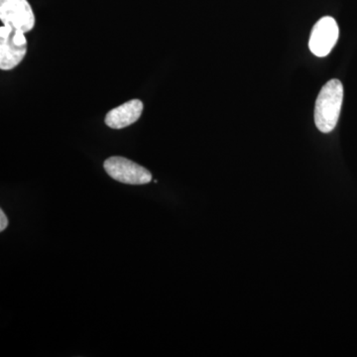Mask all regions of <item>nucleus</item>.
Segmentation results:
<instances>
[{
	"label": "nucleus",
	"instance_id": "nucleus-5",
	"mask_svg": "<svg viewBox=\"0 0 357 357\" xmlns=\"http://www.w3.org/2000/svg\"><path fill=\"white\" fill-rule=\"evenodd\" d=\"M0 20L24 33L35 26V15L27 0H0Z\"/></svg>",
	"mask_w": 357,
	"mask_h": 357
},
{
	"label": "nucleus",
	"instance_id": "nucleus-6",
	"mask_svg": "<svg viewBox=\"0 0 357 357\" xmlns=\"http://www.w3.org/2000/svg\"><path fill=\"white\" fill-rule=\"evenodd\" d=\"M143 112V103L139 100L129 102L107 112L105 124L112 129H122L135 123Z\"/></svg>",
	"mask_w": 357,
	"mask_h": 357
},
{
	"label": "nucleus",
	"instance_id": "nucleus-1",
	"mask_svg": "<svg viewBox=\"0 0 357 357\" xmlns=\"http://www.w3.org/2000/svg\"><path fill=\"white\" fill-rule=\"evenodd\" d=\"M342 100L344 86L342 82L331 79L321 88L314 107V122L321 132H331L337 126Z\"/></svg>",
	"mask_w": 357,
	"mask_h": 357
},
{
	"label": "nucleus",
	"instance_id": "nucleus-4",
	"mask_svg": "<svg viewBox=\"0 0 357 357\" xmlns=\"http://www.w3.org/2000/svg\"><path fill=\"white\" fill-rule=\"evenodd\" d=\"M340 36L337 21L331 16L321 18L312 27L310 50L317 57L323 58L332 52Z\"/></svg>",
	"mask_w": 357,
	"mask_h": 357
},
{
	"label": "nucleus",
	"instance_id": "nucleus-3",
	"mask_svg": "<svg viewBox=\"0 0 357 357\" xmlns=\"http://www.w3.org/2000/svg\"><path fill=\"white\" fill-rule=\"evenodd\" d=\"M103 166L110 177L123 184L145 185L152 181L151 173L147 169L123 157H110Z\"/></svg>",
	"mask_w": 357,
	"mask_h": 357
},
{
	"label": "nucleus",
	"instance_id": "nucleus-2",
	"mask_svg": "<svg viewBox=\"0 0 357 357\" xmlns=\"http://www.w3.org/2000/svg\"><path fill=\"white\" fill-rule=\"evenodd\" d=\"M27 53V40L25 33L3 25L0 27V69L13 70L20 64Z\"/></svg>",
	"mask_w": 357,
	"mask_h": 357
},
{
	"label": "nucleus",
	"instance_id": "nucleus-7",
	"mask_svg": "<svg viewBox=\"0 0 357 357\" xmlns=\"http://www.w3.org/2000/svg\"><path fill=\"white\" fill-rule=\"evenodd\" d=\"M7 225H8V220H7L6 213L3 211L0 210V231H3Z\"/></svg>",
	"mask_w": 357,
	"mask_h": 357
}]
</instances>
